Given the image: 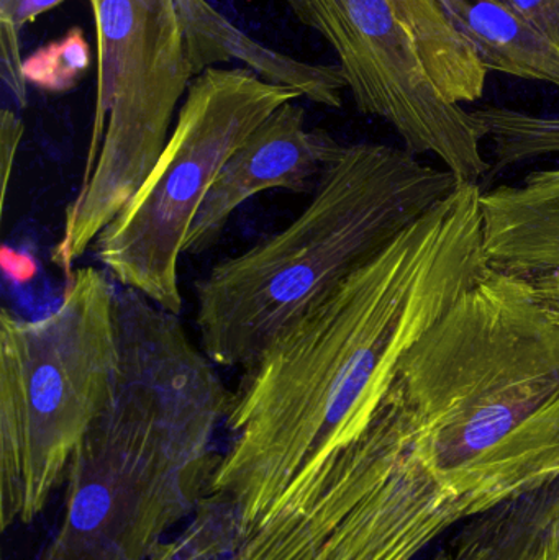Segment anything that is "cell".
Returning a JSON list of instances; mask_svg holds the SVG:
<instances>
[{"label":"cell","mask_w":559,"mask_h":560,"mask_svg":"<svg viewBox=\"0 0 559 560\" xmlns=\"http://www.w3.org/2000/svg\"><path fill=\"white\" fill-rule=\"evenodd\" d=\"M558 513L559 480L462 523L453 560H528Z\"/></svg>","instance_id":"12"},{"label":"cell","mask_w":559,"mask_h":560,"mask_svg":"<svg viewBox=\"0 0 559 560\" xmlns=\"http://www.w3.org/2000/svg\"><path fill=\"white\" fill-rule=\"evenodd\" d=\"M114 397L72 454L39 560H150L199 509L232 394L179 316L117 289Z\"/></svg>","instance_id":"2"},{"label":"cell","mask_w":559,"mask_h":560,"mask_svg":"<svg viewBox=\"0 0 559 560\" xmlns=\"http://www.w3.org/2000/svg\"><path fill=\"white\" fill-rule=\"evenodd\" d=\"M301 97L248 68L216 66L194 78L160 160L95 240V258L118 287L179 316V259L210 187L272 112Z\"/></svg>","instance_id":"7"},{"label":"cell","mask_w":559,"mask_h":560,"mask_svg":"<svg viewBox=\"0 0 559 560\" xmlns=\"http://www.w3.org/2000/svg\"><path fill=\"white\" fill-rule=\"evenodd\" d=\"M489 266L531 282L559 312V167L482 190Z\"/></svg>","instance_id":"10"},{"label":"cell","mask_w":559,"mask_h":560,"mask_svg":"<svg viewBox=\"0 0 559 560\" xmlns=\"http://www.w3.org/2000/svg\"><path fill=\"white\" fill-rule=\"evenodd\" d=\"M459 184L452 171L430 166L406 148L345 147L288 226L217 262L197 282L200 349L220 368H245L282 326Z\"/></svg>","instance_id":"3"},{"label":"cell","mask_w":559,"mask_h":560,"mask_svg":"<svg viewBox=\"0 0 559 560\" xmlns=\"http://www.w3.org/2000/svg\"><path fill=\"white\" fill-rule=\"evenodd\" d=\"M534 490L443 466L383 398L343 446L314 457L223 560H419L462 523Z\"/></svg>","instance_id":"4"},{"label":"cell","mask_w":559,"mask_h":560,"mask_svg":"<svg viewBox=\"0 0 559 560\" xmlns=\"http://www.w3.org/2000/svg\"><path fill=\"white\" fill-rule=\"evenodd\" d=\"M97 92L78 196L53 262L65 275L140 189L160 160L197 75L176 0H89Z\"/></svg>","instance_id":"6"},{"label":"cell","mask_w":559,"mask_h":560,"mask_svg":"<svg viewBox=\"0 0 559 560\" xmlns=\"http://www.w3.org/2000/svg\"><path fill=\"white\" fill-rule=\"evenodd\" d=\"M528 560H559V513Z\"/></svg>","instance_id":"19"},{"label":"cell","mask_w":559,"mask_h":560,"mask_svg":"<svg viewBox=\"0 0 559 560\" xmlns=\"http://www.w3.org/2000/svg\"><path fill=\"white\" fill-rule=\"evenodd\" d=\"M91 45L84 30L69 28L61 38L39 46L23 59L26 84L49 94L72 91L91 69Z\"/></svg>","instance_id":"15"},{"label":"cell","mask_w":559,"mask_h":560,"mask_svg":"<svg viewBox=\"0 0 559 560\" xmlns=\"http://www.w3.org/2000/svg\"><path fill=\"white\" fill-rule=\"evenodd\" d=\"M488 71L559 89V46L501 0H435Z\"/></svg>","instance_id":"11"},{"label":"cell","mask_w":559,"mask_h":560,"mask_svg":"<svg viewBox=\"0 0 559 560\" xmlns=\"http://www.w3.org/2000/svg\"><path fill=\"white\" fill-rule=\"evenodd\" d=\"M23 127L22 118L12 110L3 107L0 114V148H2V206L7 202L10 179H12L13 163H15L16 151L22 141Z\"/></svg>","instance_id":"18"},{"label":"cell","mask_w":559,"mask_h":560,"mask_svg":"<svg viewBox=\"0 0 559 560\" xmlns=\"http://www.w3.org/2000/svg\"><path fill=\"white\" fill-rule=\"evenodd\" d=\"M482 190L455 192L282 326L243 368L207 495L238 532L373 420L406 352L489 268Z\"/></svg>","instance_id":"1"},{"label":"cell","mask_w":559,"mask_h":560,"mask_svg":"<svg viewBox=\"0 0 559 560\" xmlns=\"http://www.w3.org/2000/svg\"><path fill=\"white\" fill-rule=\"evenodd\" d=\"M66 0H0V78L9 89L13 104L26 105V81L23 78L20 32L43 13L56 9Z\"/></svg>","instance_id":"16"},{"label":"cell","mask_w":559,"mask_h":560,"mask_svg":"<svg viewBox=\"0 0 559 560\" xmlns=\"http://www.w3.org/2000/svg\"><path fill=\"white\" fill-rule=\"evenodd\" d=\"M236 532V516L229 503L206 495L186 528L167 539L150 560H223Z\"/></svg>","instance_id":"14"},{"label":"cell","mask_w":559,"mask_h":560,"mask_svg":"<svg viewBox=\"0 0 559 560\" xmlns=\"http://www.w3.org/2000/svg\"><path fill=\"white\" fill-rule=\"evenodd\" d=\"M399 19L412 30L430 74L439 82L462 74L475 61L469 43L453 28L435 0H389Z\"/></svg>","instance_id":"13"},{"label":"cell","mask_w":559,"mask_h":560,"mask_svg":"<svg viewBox=\"0 0 559 560\" xmlns=\"http://www.w3.org/2000/svg\"><path fill=\"white\" fill-rule=\"evenodd\" d=\"M559 46V0H501Z\"/></svg>","instance_id":"17"},{"label":"cell","mask_w":559,"mask_h":560,"mask_svg":"<svg viewBox=\"0 0 559 560\" xmlns=\"http://www.w3.org/2000/svg\"><path fill=\"white\" fill-rule=\"evenodd\" d=\"M343 150L327 131L307 127L305 110L295 101L281 105L220 171L190 226L184 255H202L212 248L233 212L252 197L266 190L307 189Z\"/></svg>","instance_id":"9"},{"label":"cell","mask_w":559,"mask_h":560,"mask_svg":"<svg viewBox=\"0 0 559 560\" xmlns=\"http://www.w3.org/2000/svg\"><path fill=\"white\" fill-rule=\"evenodd\" d=\"M292 13L334 49L361 114L394 128L416 156L432 154L462 183L491 174L486 131L430 74L412 30L389 0H288Z\"/></svg>","instance_id":"8"},{"label":"cell","mask_w":559,"mask_h":560,"mask_svg":"<svg viewBox=\"0 0 559 560\" xmlns=\"http://www.w3.org/2000/svg\"><path fill=\"white\" fill-rule=\"evenodd\" d=\"M117 283L78 268L48 315H0V526L35 522L66 482L118 371Z\"/></svg>","instance_id":"5"}]
</instances>
